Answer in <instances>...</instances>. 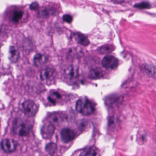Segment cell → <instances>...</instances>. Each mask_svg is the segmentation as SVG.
Segmentation results:
<instances>
[{
    "mask_svg": "<svg viewBox=\"0 0 156 156\" xmlns=\"http://www.w3.org/2000/svg\"><path fill=\"white\" fill-rule=\"evenodd\" d=\"M31 128V125L30 122L23 119H15L12 124V130L14 133L22 136L29 135Z\"/></svg>",
    "mask_w": 156,
    "mask_h": 156,
    "instance_id": "cell-1",
    "label": "cell"
},
{
    "mask_svg": "<svg viewBox=\"0 0 156 156\" xmlns=\"http://www.w3.org/2000/svg\"><path fill=\"white\" fill-rule=\"evenodd\" d=\"M76 109L83 115H89L94 112L95 106L92 101L84 98L77 100L76 105Z\"/></svg>",
    "mask_w": 156,
    "mask_h": 156,
    "instance_id": "cell-2",
    "label": "cell"
},
{
    "mask_svg": "<svg viewBox=\"0 0 156 156\" xmlns=\"http://www.w3.org/2000/svg\"><path fill=\"white\" fill-rule=\"evenodd\" d=\"M21 109L26 116L29 117H32L37 113L38 107L34 101L26 100L22 104Z\"/></svg>",
    "mask_w": 156,
    "mask_h": 156,
    "instance_id": "cell-3",
    "label": "cell"
},
{
    "mask_svg": "<svg viewBox=\"0 0 156 156\" xmlns=\"http://www.w3.org/2000/svg\"><path fill=\"white\" fill-rule=\"evenodd\" d=\"M102 65L107 69H114L117 67L119 61L115 56L106 55L102 60Z\"/></svg>",
    "mask_w": 156,
    "mask_h": 156,
    "instance_id": "cell-4",
    "label": "cell"
},
{
    "mask_svg": "<svg viewBox=\"0 0 156 156\" xmlns=\"http://www.w3.org/2000/svg\"><path fill=\"white\" fill-rule=\"evenodd\" d=\"M55 70L51 67H46L43 69L40 74L41 80L45 83L51 82L55 78Z\"/></svg>",
    "mask_w": 156,
    "mask_h": 156,
    "instance_id": "cell-5",
    "label": "cell"
},
{
    "mask_svg": "<svg viewBox=\"0 0 156 156\" xmlns=\"http://www.w3.org/2000/svg\"><path fill=\"white\" fill-rule=\"evenodd\" d=\"M1 148L5 152H12L16 150L17 144L12 139H5L1 141Z\"/></svg>",
    "mask_w": 156,
    "mask_h": 156,
    "instance_id": "cell-6",
    "label": "cell"
},
{
    "mask_svg": "<svg viewBox=\"0 0 156 156\" xmlns=\"http://www.w3.org/2000/svg\"><path fill=\"white\" fill-rule=\"evenodd\" d=\"M55 127L50 122L45 123L42 127L41 133L44 139H50L52 136L55 131Z\"/></svg>",
    "mask_w": 156,
    "mask_h": 156,
    "instance_id": "cell-7",
    "label": "cell"
},
{
    "mask_svg": "<svg viewBox=\"0 0 156 156\" xmlns=\"http://www.w3.org/2000/svg\"><path fill=\"white\" fill-rule=\"evenodd\" d=\"M79 74L78 67L73 65L68 66L64 72L65 77L69 80L76 79L79 76Z\"/></svg>",
    "mask_w": 156,
    "mask_h": 156,
    "instance_id": "cell-8",
    "label": "cell"
},
{
    "mask_svg": "<svg viewBox=\"0 0 156 156\" xmlns=\"http://www.w3.org/2000/svg\"><path fill=\"white\" fill-rule=\"evenodd\" d=\"M61 136L64 142L68 143L74 139L76 135L73 130L68 128H65L61 131Z\"/></svg>",
    "mask_w": 156,
    "mask_h": 156,
    "instance_id": "cell-9",
    "label": "cell"
},
{
    "mask_svg": "<svg viewBox=\"0 0 156 156\" xmlns=\"http://www.w3.org/2000/svg\"><path fill=\"white\" fill-rule=\"evenodd\" d=\"M141 71L149 77L156 78V66L149 64H143L141 66Z\"/></svg>",
    "mask_w": 156,
    "mask_h": 156,
    "instance_id": "cell-10",
    "label": "cell"
},
{
    "mask_svg": "<svg viewBox=\"0 0 156 156\" xmlns=\"http://www.w3.org/2000/svg\"><path fill=\"white\" fill-rule=\"evenodd\" d=\"M20 53L18 47L15 46H12L9 51V59L11 62L16 63L20 58Z\"/></svg>",
    "mask_w": 156,
    "mask_h": 156,
    "instance_id": "cell-11",
    "label": "cell"
},
{
    "mask_svg": "<svg viewBox=\"0 0 156 156\" xmlns=\"http://www.w3.org/2000/svg\"><path fill=\"white\" fill-rule=\"evenodd\" d=\"M34 65L38 67L43 66L47 63L48 57L44 55L37 54L34 57Z\"/></svg>",
    "mask_w": 156,
    "mask_h": 156,
    "instance_id": "cell-12",
    "label": "cell"
},
{
    "mask_svg": "<svg viewBox=\"0 0 156 156\" xmlns=\"http://www.w3.org/2000/svg\"><path fill=\"white\" fill-rule=\"evenodd\" d=\"M89 78L94 80L100 79L103 76V73L101 68L99 67H94L92 68L89 71Z\"/></svg>",
    "mask_w": 156,
    "mask_h": 156,
    "instance_id": "cell-13",
    "label": "cell"
},
{
    "mask_svg": "<svg viewBox=\"0 0 156 156\" xmlns=\"http://www.w3.org/2000/svg\"><path fill=\"white\" fill-rule=\"evenodd\" d=\"M62 98V94L58 91H51L50 94L48 96V99L52 104H56Z\"/></svg>",
    "mask_w": 156,
    "mask_h": 156,
    "instance_id": "cell-14",
    "label": "cell"
},
{
    "mask_svg": "<svg viewBox=\"0 0 156 156\" xmlns=\"http://www.w3.org/2000/svg\"><path fill=\"white\" fill-rule=\"evenodd\" d=\"M63 120L64 117L62 116V115L59 113H53L49 117L50 123L55 126L56 125H59Z\"/></svg>",
    "mask_w": 156,
    "mask_h": 156,
    "instance_id": "cell-15",
    "label": "cell"
},
{
    "mask_svg": "<svg viewBox=\"0 0 156 156\" xmlns=\"http://www.w3.org/2000/svg\"><path fill=\"white\" fill-rule=\"evenodd\" d=\"M74 37L78 43L80 44L83 46H87L90 43V41L88 38L82 34L79 33L75 34L74 35Z\"/></svg>",
    "mask_w": 156,
    "mask_h": 156,
    "instance_id": "cell-16",
    "label": "cell"
},
{
    "mask_svg": "<svg viewBox=\"0 0 156 156\" xmlns=\"http://www.w3.org/2000/svg\"><path fill=\"white\" fill-rule=\"evenodd\" d=\"M81 156H99V151L95 147H90L84 150Z\"/></svg>",
    "mask_w": 156,
    "mask_h": 156,
    "instance_id": "cell-17",
    "label": "cell"
},
{
    "mask_svg": "<svg viewBox=\"0 0 156 156\" xmlns=\"http://www.w3.org/2000/svg\"><path fill=\"white\" fill-rule=\"evenodd\" d=\"M115 50V47L112 44H106L99 47L97 51L100 54H107L113 52Z\"/></svg>",
    "mask_w": 156,
    "mask_h": 156,
    "instance_id": "cell-18",
    "label": "cell"
},
{
    "mask_svg": "<svg viewBox=\"0 0 156 156\" xmlns=\"http://www.w3.org/2000/svg\"><path fill=\"white\" fill-rule=\"evenodd\" d=\"M23 11L21 10H15L13 12L12 16V21L15 23H18L20 20L22 19L23 17Z\"/></svg>",
    "mask_w": 156,
    "mask_h": 156,
    "instance_id": "cell-19",
    "label": "cell"
},
{
    "mask_svg": "<svg viewBox=\"0 0 156 156\" xmlns=\"http://www.w3.org/2000/svg\"><path fill=\"white\" fill-rule=\"evenodd\" d=\"M57 146L55 143L51 142L45 146V150L46 152L50 155H53L57 150Z\"/></svg>",
    "mask_w": 156,
    "mask_h": 156,
    "instance_id": "cell-20",
    "label": "cell"
},
{
    "mask_svg": "<svg viewBox=\"0 0 156 156\" xmlns=\"http://www.w3.org/2000/svg\"><path fill=\"white\" fill-rule=\"evenodd\" d=\"M136 8H137L139 9H149L150 7V4L148 2H142L140 3H136V5L134 6Z\"/></svg>",
    "mask_w": 156,
    "mask_h": 156,
    "instance_id": "cell-21",
    "label": "cell"
},
{
    "mask_svg": "<svg viewBox=\"0 0 156 156\" xmlns=\"http://www.w3.org/2000/svg\"><path fill=\"white\" fill-rule=\"evenodd\" d=\"M51 9H44L41 11V14L43 17H49L50 15L52 14Z\"/></svg>",
    "mask_w": 156,
    "mask_h": 156,
    "instance_id": "cell-22",
    "label": "cell"
},
{
    "mask_svg": "<svg viewBox=\"0 0 156 156\" xmlns=\"http://www.w3.org/2000/svg\"><path fill=\"white\" fill-rule=\"evenodd\" d=\"M63 20L67 23H70L73 20V18L71 15L69 14H65L63 16Z\"/></svg>",
    "mask_w": 156,
    "mask_h": 156,
    "instance_id": "cell-23",
    "label": "cell"
},
{
    "mask_svg": "<svg viewBox=\"0 0 156 156\" xmlns=\"http://www.w3.org/2000/svg\"><path fill=\"white\" fill-rule=\"evenodd\" d=\"M30 9L31 10L36 11L39 9V5L37 2H32L30 6Z\"/></svg>",
    "mask_w": 156,
    "mask_h": 156,
    "instance_id": "cell-24",
    "label": "cell"
},
{
    "mask_svg": "<svg viewBox=\"0 0 156 156\" xmlns=\"http://www.w3.org/2000/svg\"></svg>",
    "mask_w": 156,
    "mask_h": 156,
    "instance_id": "cell-25",
    "label": "cell"
}]
</instances>
